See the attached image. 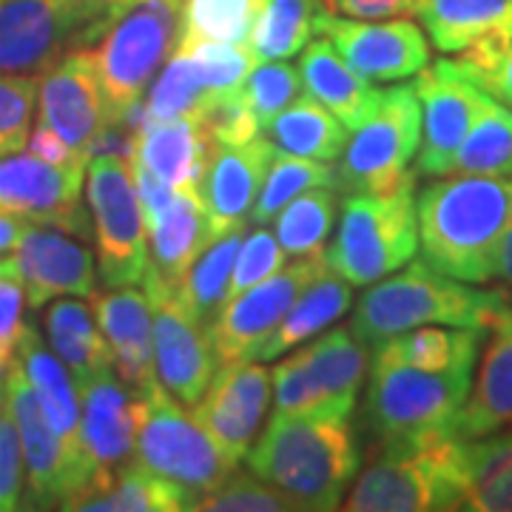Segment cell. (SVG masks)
Returning <instances> with one entry per match:
<instances>
[{
	"label": "cell",
	"instance_id": "cell-54",
	"mask_svg": "<svg viewBox=\"0 0 512 512\" xmlns=\"http://www.w3.org/2000/svg\"><path fill=\"white\" fill-rule=\"evenodd\" d=\"M26 151H29V154H35V157H40V160H46V163L80 165V168H86V163L74 154L72 146H69L60 134H55L52 128L40 126V123L32 128L29 143H26Z\"/></svg>",
	"mask_w": 512,
	"mask_h": 512
},
{
	"label": "cell",
	"instance_id": "cell-57",
	"mask_svg": "<svg viewBox=\"0 0 512 512\" xmlns=\"http://www.w3.org/2000/svg\"><path fill=\"white\" fill-rule=\"evenodd\" d=\"M29 222L18 220V217H9V214H0V256H6L9 251L18 248L20 237L26 231Z\"/></svg>",
	"mask_w": 512,
	"mask_h": 512
},
{
	"label": "cell",
	"instance_id": "cell-4",
	"mask_svg": "<svg viewBox=\"0 0 512 512\" xmlns=\"http://www.w3.org/2000/svg\"><path fill=\"white\" fill-rule=\"evenodd\" d=\"M461 436L430 433L379 444V456L356 473L342 510H461Z\"/></svg>",
	"mask_w": 512,
	"mask_h": 512
},
{
	"label": "cell",
	"instance_id": "cell-22",
	"mask_svg": "<svg viewBox=\"0 0 512 512\" xmlns=\"http://www.w3.org/2000/svg\"><path fill=\"white\" fill-rule=\"evenodd\" d=\"M6 410L12 413L26 464V495L29 510H60L69 498L66 464L60 441L52 433L35 399V390L18 362L6 367Z\"/></svg>",
	"mask_w": 512,
	"mask_h": 512
},
{
	"label": "cell",
	"instance_id": "cell-7",
	"mask_svg": "<svg viewBox=\"0 0 512 512\" xmlns=\"http://www.w3.org/2000/svg\"><path fill=\"white\" fill-rule=\"evenodd\" d=\"M114 23L103 0H0V72H49L74 49H92Z\"/></svg>",
	"mask_w": 512,
	"mask_h": 512
},
{
	"label": "cell",
	"instance_id": "cell-28",
	"mask_svg": "<svg viewBox=\"0 0 512 512\" xmlns=\"http://www.w3.org/2000/svg\"><path fill=\"white\" fill-rule=\"evenodd\" d=\"M146 231L151 268L163 276L171 288H177V282L191 268V262L214 239L200 188L174 191V197L163 211L146 222Z\"/></svg>",
	"mask_w": 512,
	"mask_h": 512
},
{
	"label": "cell",
	"instance_id": "cell-51",
	"mask_svg": "<svg viewBox=\"0 0 512 512\" xmlns=\"http://www.w3.org/2000/svg\"><path fill=\"white\" fill-rule=\"evenodd\" d=\"M23 311H26V288L18 274V265L12 256H3L0 259V370L3 373L18 356L20 333L26 328Z\"/></svg>",
	"mask_w": 512,
	"mask_h": 512
},
{
	"label": "cell",
	"instance_id": "cell-39",
	"mask_svg": "<svg viewBox=\"0 0 512 512\" xmlns=\"http://www.w3.org/2000/svg\"><path fill=\"white\" fill-rule=\"evenodd\" d=\"M245 228L248 225H237L211 239L174 288L185 311L197 316L200 322H208L228 299V282H231L234 259L245 237Z\"/></svg>",
	"mask_w": 512,
	"mask_h": 512
},
{
	"label": "cell",
	"instance_id": "cell-18",
	"mask_svg": "<svg viewBox=\"0 0 512 512\" xmlns=\"http://www.w3.org/2000/svg\"><path fill=\"white\" fill-rule=\"evenodd\" d=\"M92 49H74L37 77V123L60 134L89 165V146L109 120Z\"/></svg>",
	"mask_w": 512,
	"mask_h": 512
},
{
	"label": "cell",
	"instance_id": "cell-38",
	"mask_svg": "<svg viewBox=\"0 0 512 512\" xmlns=\"http://www.w3.org/2000/svg\"><path fill=\"white\" fill-rule=\"evenodd\" d=\"M450 174L512 177V109L493 94H481L476 120L458 146Z\"/></svg>",
	"mask_w": 512,
	"mask_h": 512
},
{
	"label": "cell",
	"instance_id": "cell-20",
	"mask_svg": "<svg viewBox=\"0 0 512 512\" xmlns=\"http://www.w3.org/2000/svg\"><path fill=\"white\" fill-rule=\"evenodd\" d=\"M15 265L26 288V305L37 311L57 296H83L97 293V262L86 239L74 237L55 225H26Z\"/></svg>",
	"mask_w": 512,
	"mask_h": 512
},
{
	"label": "cell",
	"instance_id": "cell-41",
	"mask_svg": "<svg viewBox=\"0 0 512 512\" xmlns=\"http://www.w3.org/2000/svg\"><path fill=\"white\" fill-rule=\"evenodd\" d=\"M271 0H183L180 49L197 43H248Z\"/></svg>",
	"mask_w": 512,
	"mask_h": 512
},
{
	"label": "cell",
	"instance_id": "cell-45",
	"mask_svg": "<svg viewBox=\"0 0 512 512\" xmlns=\"http://www.w3.org/2000/svg\"><path fill=\"white\" fill-rule=\"evenodd\" d=\"M197 512H296V504L254 473H228L217 487L194 498Z\"/></svg>",
	"mask_w": 512,
	"mask_h": 512
},
{
	"label": "cell",
	"instance_id": "cell-1",
	"mask_svg": "<svg viewBox=\"0 0 512 512\" xmlns=\"http://www.w3.org/2000/svg\"><path fill=\"white\" fill-rule=\"evenodd\" d=\"M512 214V177L444 174L416 194L419 248L441 274L490 282L495 242Z\"/></svg>",
	"mask_w": 512,
	"mask_h": 512
},
{
	"label": "cell",
	"instance_id": "cell-56",
	"mask_svg": "<svg viewBox=\"0 0 512 512\" xmlns=\"http://www.w3.org/2000/svg\"><path fill=\"white\" fill-rule=\"evenodd\" d=\"M490 279L501 282L504 288H512V214L498 242H495L493 262H490Z\"/></svg>",
	"mask_w": 512,
	"mask_h": 512
},
{
	"label": "cell",
	"instance_id": "cell-10",
	"mask_svg": "<svg viewBox=\"0 0 512 512\" xmlns=\"http://www.w3.org/2000/svg\"><path fill=\"white\" fill-rule=\"evenodd\" d=\"M134 461L154 476L185 487L194 498L217 487L237 464L222 453L194 413L183 410L163 387H154L140 399V427Z\"/></svg>",
	"mask_w": 512,
	"mask_h": 512
},
{
	"label": "cell",
	"instance_id": "cell-8",
	"mask_svg": "<svg viewBox=\"0 0 512 512\" xmlns=\"http://www.w3.org/2000/svg\"><path fill=\"white\" fill-rule=\"evenodd\" d=\"M183 0H146L126 9L97 40L94 66L111 111L143 100L180 40Z\"/></svg>",
	"mask_w": 512,
	"mask_h": 512
},
{
	"label": "cell",
	"instance_id": "cell-42",
	"mask_svg": "<svg viewBox=\"0 0 512 512\" xmlns=\"http://www.w3.org/2000/svg\"><path fill=\"white\" fill-rule=\"evenodd\" d=\"M311 188H339L333 163H316L308 157H296V154H285L274 148L262 188L256 194L251 220L256 225H268L288 202Z\"/></svg>",
	"mask_w": 512,
	"mask_h": 512
},
{
	"label": "cell",
	"instance_id": "cell-5",
	"mask_svg": "<svg viewBox=\"0 0 512 512\" xmlns=\"http://www.w3.org/2000/svg\"><path fill=\"white\" fill-rule=\"evenodd\" d=\"M413 171L390 191H348L339 202V220L325 248L330 271L353 288H367L396 274L419 251Z\"/></svg>",
	"mask_w": 512,
	"mask_h": 512
},
{
	"label": "cell",
	"instance_id": "cell-55",
	"mask_svg": "<svg viewBox=\"0 0 512 512\" xmlns=\"http://www.w3.org/2000/svg\"><path fill=\"white\" fill-rule=\"evenodd\" d=\"M473 83H478L484 92L493 94L498 103H504L507 109H512V43L487 72L473 77Z\"/></svg>",
	"mask_w": 512,
	"mask_h": 512
},
{
	"label": "cell",
	"instance_id": "cell-47",
	"mask_svg": "<svg viewBox=\"0 0 512 512\" xmlns=\"http://www.w3.org/2000/svg\"><path fill=\"white\" fill-rule=\"evenodd\" d=\"M37 117L35 74L0 72V157L26 151Z\"/></svg>",
	"mask_w": 512,
	"mask_h": 512
},
{
	"label": "cell",
	"instance_id": "cell-13",
	"mask_svg": "<svg viewBox=\"0 0 512 512\" xmlns=\"http://www.w3.org/2000/svg\"><path fill=\"white\" fill-rule=\"evenodd\" d=\"M143 288L151 302L157 382L177 402L194 407L217 370L205 322L185 311L177 291L151 265L143 276Z\"/></svg>",
	"mask_w": 512,
	"mask_h": 512
},
{
	"label": "cell",
	"instance_id": "cell-59",
	"mask_svg": "<svg viewBox=\"0 0 512 512\" xmlns=\"http://www.w3.org/2000/svg\"><path fill=\"white\" fill-rule=\"evenodd\" d=\"M3 373V370H0ZM6 407V376H0V410Z\"/></svg>",
	"mask_w": 512,
	"mask_h": 512
},
{
	"label": "cell",
	"instance_id": "cell-3",
	"mask_svg": "<svg viewBox=\"0 0 512 512\" xmlns=\"http://www.w3.org/2000/svg\"><path fill=\"white\" fill-rule=\"evenodd\" d=\"M510 308L507 291H481L421 259L367 285L356 299L350 330L373 350L421 325L493 330Z\"/></svg>",
	"mask_w": 512,
	"mask_h": 512
},
{
	"label": "cell",
	"instance_id": "cell-26",
	"mask_svg": "<svg viewBox=\"0 0 512 512\" xmlns=\"http://www.w3.org/2000/svg\"><path fill=\"white\" fill-rule=\"evenodd\" d=\"M416 18L441 55L512 43V0H419Z\"/></svg>",
	"mask_w": 512,
	"mask_h": 512
},
{
	"label": "cell",
	"instance_id": "cell-9",
	"mask_svg": "<svg viewBox=\"0 0 512 512\" xmlns=\"http://www.w3.org/2000/svg\"><path fill=\"white\" fill-rule=\"evenodd\" d=\"M86 168V200L92 214L97 276L106 288L143 285L151 256L146 242V217L131 163L117 157H94Z\"/></svg>",
	"mask_w": 512,
	"mask_h": 512
},
{
	"label": "cell",
	"instance_id": "cell-30",
	"mask_svg": "<svg viewBox=\"0 0 512 512\" xmlns=\"http://www.w3.org/2000/svg\"><path fill=\"white\" fill-rule=\"evenodd\" d=\"M194 507V493L128 461L117 473L94 481L63 510L74 512H183Z\"/></svg>",
	"mask_w": 512,
	"mask_h": 512
},
{
	"label": "cell",
	"instance_id": "cell-32",
	"mask_svg": "<svg viewBox=\"0 0 512 512\" xmlns=\"http://www.w3.org/2000/svg\"><path fill=\"white\" fill-rule=\"evenodd\" d=\"M353 305V285L330 268H322L305 285V291L296 296L291 311L279 322V328L271 333V339L259 348L256 362H274L285 356L288 350L299 348L328 330L333 322H339Z\"/></svg>",
	"mask_w": 512,
	"mask_h": 512
},
{
	"label": "cell",
	"instance_id": "cell-35",
	"mask_svg": "<svg viewBox=\"0 0 512 512\" xmlns=\"http://www.w3.org/2000/svg\"><path fill=\"white\" fill-rule=\"evenodd\" d=\"M370 353L373 350L350 330V325L322 330L319 339L305 345L308 370L316 384L336 402H345L350 407H356V396L365 387Z\"/></svg>",
	"mask_w": 512,
	"mask_h": 512
},
{
	"label": "cell",
	"instance_id": "cell-12",
	"mask_svg": "<svg viewBox=\"0 0 512 512\" xmlns=\"http://www.w3.org/2000/svg\"><path fill=\"white\" fill-rule=\"evenodd\" d=\"M322 268H328L325 256H299L296 262L279 268L265 282L242 291L239 296H231L205 322L217 362L256 359L259 348L271 339L285 313L291 311L296 296L305 291V285Z\"/></svg>",
	"mask_w": 512,
	"mask_h": 512
},
{
	"label": "cell",
	"instance_id": "cell-33",
	"mask_svg": "<svg viewBox=\"0 0 512 512\" xmlns=\"http://www.w3.org/2000/svg\"><path fill=\"white\" fill-rule=\"evenodd\" d=\"M461 510L512 512V430L461 441Z\"/></svg>",
	"mask_w": 512,
	"mask_h": 512
},
{
	"label": "cell",
	"instance_id": "cell-46",
	"mask_svg": "<svg viewBox=\"0 0 512 512\" xmlns=\"http://www.w3.org/2000/svg\"><path fill=\"white\" fill-rule=\"evenodd\" d=\"M188 55L208 97L239 92L259 63L248 43H197Z\"/></svg>",
	"mask_w": 512,
	"mask_h": 512
},
{
	"label": "cell",
	"instance_id": "cell-2",
	"mask_svg": "<svg viewBox=\"0 0 512 512\" xmlns=\"http://www.w3.org/2000/svg\"><path fill=\"white\" fill-rule=\"evenodd\" d=\"M248 470L296 504V510H342L359 473L350 416H274L248 450Z\"/></svg>",
	"mask_w": 512,
	"mask_h": 512
},
{
	"label": "cell",
	"instance_id": "cell-50",
	"mask_svg": "<svg viewBox=\"0 0 512 512\" xmlns=\"http://www.w3.org/2000/svg\"><path fill=\"white\" fill-rule=\"evenodd\" d=\"M279 268H285V251H282L274 231L259 225L248 237H242L237 259H234V271H231V282H228V299L254 288L259 282H265Z\"/></svg>",
	"mask_w": 512,
	"mask_h": 512
},
{
	"label": "cell",
	"instance_id": "cell-44",
	"mask_svg": "<svg viewBox=\"0 0 512 512\" xmlns=\"http://www.w3.org/2000/svg\"><path fill=\"white\" fill-rule=\"evenodd\" d=\"M208 94L202 89L188 49H174L146 97V120H174L202 109Z\"/></svg>",
	"mask_w": 512,
	"mask_h": 512
},
{
	"label": "cell",
	"instance_id": "cell-48",
	"mask_svg": "<svg viewBox=\"0 0 512 512\" xmlns=\"http://www.w3.org/2000/svg\"><path fill=\"white\" fill-rule=\"evenodd\" d=\"M299 89H302V77L296 66H291L288 60H262V66H256L245 80L242 94L254 111L259 128L265 131L276 114L299 97Z\"/></svg>",
	"mask_w": 512,
	"mask_h": 512
},
{
	"label": "cell",
	"instance_id": "cell-11",
	"mask_svg": "<svg viewBox=\"0 0 512 512\" xmlns=\"http://www.w3.org/2000/svg\"><path fill=\"white\" fill-rule=\"evenodd\" d=\"M421 143V106L410 86L382 89V100L342 151L339 191H390L410 177Z\"/></svg>",
	"mask_w": 512,
	"mask_h": 512
},
{
	"label": "cell",
	"instance_id": "cell-36",
	"mask_svg": "<svg viewBox=\"0 0 512 512\" xmlns=\"http://www.w3.org/2000/svg\"><path fill=\"white\" fill-rule=\"evenodd\" d=\"M328 0H271L254 23L248 46L256 60H288L322 35Z\"/></svg>",
	"mask_w": 512,
	"mask_h": 512
},
{
	"label": "cell",
	"instance_id": "cell-23",
	"mask_svg": "<svg viewBox=\"0 0 512 512\" xmlns=\"http://www.w3.org/2000/svg\"><path fill=\"white\" fill-rule=\"evenodd\" d=\"M89 302L114 356V373L131 390V396L143 399L154 387H160L154 370V328L148 293L137 285H123L106 293L97 291L89 296Z\"/></svg>",
	"mask_w": 512,
	"mask_h": 512
},
{
	"label": "cell",
	"instance_id": "cell-34",
	"mask_svg": "<svg viewBox=\"0 0 512 512\" xmlns=\"http://www.w3.org/2000/svg\"><path fill=\"white\" fill-rule=\"evenodd\" d=\"M268 140L276 151L308 157L316 163H336L348 146V128L316 97H296L291 106L268 123Z\"/></svg>",
	"mask_w": 512,
	"mask_h": 512
},
{
	"label": "cell",
	"instance_id": "cell-43",
	"mask_svg": "<svg viewBox=\"0 0 512 512\" xmlns=\"http://www.w3.org/2000/svg\"><path fill=\"white\" fill-rule=\"evenodd\" d=\"M274 384V416H350L353 407L328 396L308 370L305 348L293 350L271 370Z\"/></svg>",
	"mask_w": 512,
	"mask_h": 512
},
{
	"label": "cell",
	"instance_id": "cell-29",
	"mask_svg": "<svg viewBox=\"0 0 512 512\" xmlns=\"http://www.w3.org/2000/svg\"><path fill=\"white\" fill-rule=\"evenodd\" d=\"M512 427V308L493 328L476 382L456 421V436L478 439Z\"/></svg>",
	"mask_w": 512,
	"mask_h": 512
},
{
	"label": "cell",
	"instance_id": "cell-21",
	"mask_svg": "<svg viewBox=\"0 0 512 512\" xmlns=\"http://www.w3.org/2000/svg\"><path fill=\"white\" fill-rule=\"evenodd\" d=\"M77 390H80V433L92 464L94 484L126 467L128 461H134L140 399L131 396V390L120 382L114 370L77 382Z\"/></svg>",
	"mask_w": 512,
	"mask_h": 512
},
{
	"label": "cell",
	"instance_id": "cell-24",
	"mask_svg": "<svg viewBox=\"0 0 512 512\" xmlns=\"http://www.w3.org/2000/svg\"><path fill=\"white\" fill-rule=\"evenodd\" d=\"M271 157L274 146L268 137H256L239 146H214L200 183V197L214 237L228 228L248 225Z\"/></svg>",
	"mask_w": 512,
	"mask_h": 512
},
{
	"label": "cell",
	"instance_id": "cell-53",
	"mask_svg": "<svg viewBox=\"0 0 512 512\" xmlns=\"http://www.w3.org/2000/svg\"><path fill=\"white\" fill-rule=\"evenodd\" d=\"M330 12L353 20L413 18L419 0H328Z\"/></svg>",
	"mask_w": 512,
	"mask_h": 512
},
{
	"label": "cell",
	"instance_id": "cell-27",
	"mask_svg": "<svg viewBox=\"0 0 512 512\" xmlns=\"http://www.w3.org/2000/svg\"><path fill=\"white\" fill-rule=\"evenodd\" d=\"M299 55L302 57L296 69L308 94L333 111L348 131L362 126L379 106L382 89H376L367 77L348 66L328 37L311 40Z\"/></svg>",
	"mask_w": 512,
	"mask_h": 512
},
{
	"label": "cell",
	"instance_id": "cell-16",
	"mask_svg": "<svg viewBox=\"0 0 512 512\" xmlns=\"http://www.w3.org/2000/svg\"><path fill=\"white\" fill-rule=\"evenodd\" d=\"M271 370L265 362H222L197 404L194 419L234 464L248 456L271 404Z\"/></svg>",
	"mask_w": 512,
	"mask_h": 512
},
{
	"label": "cell",
	"instance_id": "cell-40",
	"mask_svg": "<svg viewBox=\"0 0 512 512\" xmlns=\"http://www.w3.org/2000/svg\"><path fill=\"white\" fill-rule=\"evenodd\" d=\"M339 188H311L291 200L274 220V234L282 251L291 256H325L330 234L339 217Z\"/></svg>",
	"mask_w": 512,
	"mask_h": 512
},
{
	"label": "cell",
	"instance_id": "cell-25",
	"mask_svg": "<svg viewBox=\"0 0 512 512\" xmlns=\"http://www.w3.org/2000/svg\"><path fill=\"white\" fill-rule=\"evenodd\" d=\"M214 154V143L205 134L200 117L146 120L137 134V151L131 163L143 165L160 183L174 191L200 188Z\"/></svg>",
	"mask_w": 512,
	"mask_h": 512
},
{
	"label": "cell",
	"instance_id": "cell-31",
	"mask_svg": "<svg viewBox=\"0 0 512 512\" xmlns=\"http://www.w3.org/2000/svg\"><path fill=\"white\" fill-rule=\"evenodd\" d=\"M46 342L63 365L69 367L74 382H86L97 373L114 370L109 342L97 325L92 302L83 296H57L43 313Z\"/></svg>",
	"mask_w": 512,
	"mask_h": 512
},
{
	"label": "cell",
	"instance_id": "cell-17",
	"mask_svg": "<svg viewBox=\"0 0 512 512\" xmlns=\"http://www.w3.org/2000/svg\"><path fill=\"white\" fill-rule=\"evenodd\" d=\"M15 362L23 367L26 379L35 390L37 404L49 421L52 433L60 441L63 464H66V481H69V498H66V504H69L72 498H77L92 484L94 478L86 447H83V433H80V390H77V382L69 373V367L46 348L37 328L29 322L20 333Z\"/></svg>",
	"mask_w": 512,
	"mask_h": 512
},
{
	"label": "cell",
	"instance_id": "cell-14",
	"mask_svg": "<svg viewBox=\"0 0 512 512\" xmlns=\"http://www.w3.org/2000/svg\"><path fill=\"white\" fill-rule=\"evenodd\" d=\"M80 165H55L29 151L0 157V214L29 225H55L74 237L92 239V214L83 205Z\"/></svg>",
	"mask_w": 512,
	"mask_h": 512
},
{
	"label": "cell",
	"instance_id": "cell-15",
	"mask_svg": "<svg viewBox=\"0 0 512 512\" xmlns=\"http://www.w3.org/2000/svg\"><path fill=\"white\" fill-rule=\"evenodd\" d=\"M413 92L421 106V143L416 154L419 177H444L456 157L461 140L476 120L484 89L461 72L456 60L441 57L427 63L416 80Z\"/></svg>",
	"mask_w": 512,
	"mask_h": 512
},
{
	"label": "cell",
	"instance_id": "cell-19",
	"mask_svg": "<svg viewBox=\"0 0 512 512\" xmlns=\"http://www.w3.org/2000/svg\"><path fill=\"white\" fill-rule=\"evenodd\" d=\"M322 37L345 57V63L376 83H399L430 63V40L410 18L353 20L330 12Z\"/></svg>",
	"mask_w": 512,
	"mask_h": 512
},
{
	"label": "cell",
	"instance_id": "cell-52",
	"mask_svg": "<svg viewBox=\"0 0 512 512\" xmlns=\"http://www.w3.org/2000/svg\"><path fill=\"white\" fill-rule=\"evenodd\" d=\"M23 487H26V464L20 450V436L12 413L0 410V512H12L23 507Z\"/></svg>",
	"mask_w": 512,
	"mask_h": 512
},
{
	"label": "cell",
	"instance_id": "cell-37",
	"mask_svg": "<svg viewBox=\"0 0 512 512\" xmlns=\"http://www.w3.org/2000/svg\"><path fill=\"white\" fill-rule=\"evenodd\" d=\"M487 330L476 328H421L404 330L399 336L382 342L376 353L396 359L404 365L424 367V370H456V367H476V356Z\"/></svg>",
	"mask_w": 512,
	"mask_h": 512
},
{
	"label": "cell",
	"instance_id": "cell-49",
	"mask_svg": "<svg viewBox=\"0 0 512 512\" xmlns=\"http://www.w3.org/2000/svg\"><path fill=\"white\" fill-rule=\"evenodd\" d=\"M205 134L211 137L214 146H239V143H251L259 137V123H256L254 111L248 106L242 89L220 97H208L197 111Z\"/></svg>",
	"mask_w": 512,
	"mask_h": 512
},
{
	"label": "cell",
	"instance_id": "cell-6",
	"mask_svg": "<svg viewBox=\"0 0 512 512\" xmlns=\"http://www.w3.org/2000/svg\"><path fill=\"white\" fill-rule=\"evenodd\" d=\"M367 376L365 424L373 439L387 444L430 433H456L458 413L473 384V367L424 370L373 350Z\"/></svg>",
	"mask_w": 512,
	"mask_h": 512
},
{
	"label": "cell",
	"instance_id": "cell-58",
	"mask_svg": "<svg viewBox=\"0 0 512 512\" xmlns=\"http://www.w3.org/2000/svg\"><path fill=\"white\" fill-rule=\"evenodd\" d=\"M103 3H106V9L114 15V20H117L123 12H126V9L137 6V3H146V0H103Z\"/></svg>",
	"mask_w": 512,
	"mask_h": 512
}]
</instances>
